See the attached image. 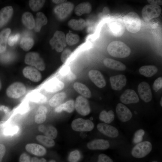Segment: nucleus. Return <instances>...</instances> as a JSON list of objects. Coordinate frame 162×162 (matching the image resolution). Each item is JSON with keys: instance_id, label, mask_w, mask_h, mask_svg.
<instances>
[{"instance_id": "72a5a7b5", "label": "nucleus", "mask_w": 162, "mask_h": 162, "mask_svg": "<svg viewBox=\"0 0 162 162\" xmlns=\"http://www.w3.org/2000/svg\"><path fill=\"white\" fill-rule=\"evenodd\" d=\"M66 95L64 92H61L55 94L49 101V104L52 107L56 106L61 104L65 99Z\"/></svg>"}, {"instance_id": "2eb2a0df", "label": "nucleus", "mask_w": 162, "mask_h": 162, "mask_svg": "<svg viewBox=\"0 0 162 162\" xmlns=\"http://www.w3.org/2000/svg\"><path fill=\"white\" fill-rule=\"evenodd\" d=\"M97 128L101 133L110 137L115 138L119 134L117 128L106 123H99L97 125Z\"/></svg>"}, {"instance_id": "4c0bfd02", "label": "nucleus", "mask_w": 162, "mask_h": 162, "mask_svg": "<svg viewBox=\"0 0 162 162\" xmlns=\"http://www.w3.org/2000/svg\"><path fill=\"white\" fill-rule=\"evenodd\" d=\"M36 139L40 142L47 147H53L55 144L53 139L45 136L38 135L36 136Z\"/></svg>"}, {"instance_id": "393cba45", "label": "nucleus", "mask_w": 162, "mask_h": 162, "mask_svg": "<svg viewBox=\"0 0 162 162\" xmlns=\"http://www.w3.org/2000/svg\"><path fill=\"white\" fill-rule=\"evenodd\" d=\"M47 22V19L43 13H37L35 20V26L34 28L35 31L37 32H40L42 27L46 25Z\"/></svg>"}, {"instance_id": "37998d69", "label": "nucleus", "mask_w": 162, "mask_h": 162, "mask_svg": "<svg viewBox=\"0 0 162 162\" xmlns=\"http://www.w3.org/2000/svg\"><path fill=\"white\" fill-rule=\"evenodd\" d=\"M20 37V35L17 33L10 36L8 39V44L10 46H13L17 42Z\"/></svg>"}, {"instance_id": "79ce46f5", "label": "nucleus", "mask_w": 162, "mask_h": 162, "mask_svg": "<svg viewBox=\"0 0 162 162\" xmlns=\"http://www.w3.org/2000/svg\"><path fill=\"white\" fill-rule=\"evenodd\" d=\"M81 157L80 154L77 150L71 152L70 154L68 160L70 162H77Z\"/></svg>"}, {"instance_id": "3c124183", "label": "nucleus", "mask_w": 162, "mask_h": 162, "mask_svg": "<svg viewBox=\"0 0 162 162\" xmlns=\"http://www.w3.org/2000/svg\"><path fill=\"white\" fill-rule=\"evenodd\" d=\"M17 130V128L15 127H10L6 129L5 132L6 134L10 135L15 133Z\"/></svg>"}, {"instance_id": "f03ea898", "label": "nucleus", "mask_w": 162, "mask_h": 162, "mask_svg": "<svg viewBox=\"0 0 162 162\" xmlns=\"http://www.w3.org/2000/svg\"><path fill=\"white\" fill-rule=\"evenodd\" d=\"M123 21L127 29L131 33H137L140 29L141 20L139 15L135 12H130L125 15Z\"/></svg>"}, {"instance_id": "6e6d98bb", "label": "nucleus", "mask_w": 162, "mask_h": 162, "mask_svg": "<svg viewBox=\"0 0 162 162\" xmlns=\"http://www.w3.org/2000/svg\"><path fill=\"white\" fill-rule=\"evenodd\" d=\"M66 1L65 0H52V2L56 4H60Z\"/></svg>"}, {"instance_id": "13d9d810", "label": "nucleus", "mask_w": 162, "mask_h": 162, "mask_svg": "<svg viewBox=\"0 0 162 162\" xmlns=\"http://www.w3.org/2000/svg\"><path fill=\"white\" fill-rule=\"evenodd\" d=\"M162 98H161V100H160V105L161 106H162Z\"/></svg>"}, {"instance_id": "4d7b16f0", "label": "nucleus", "mask_w": 162, "mask_h": 162, "mask_svg": "<svg viewBox=\"0 0 162 162\" xmlns=\"http://www.w3.org/2000/svg\"><path fill=\"white\" fill-rule=\"evenodd\" d=\"M1 88H2V84H1V80H0V90H1Z\"/></svg>"}, {"instance_id": "09e8293b", "label": "nucleus", "mask_w": 162, "mask_h": 162, "mask_svg": "<svg viewBox=\"0 0 162 162\" xmlns=\"http://www.w3.org/2000/svg\"><path fill=\"white\" fill-rule=\"evenodd\" d=\"M70 68L68 66H65L60 71V74L62 75H67L70 73Z\"/></svg>"}, {"instance_id": "ddd939ff", "label": "nucleus", "mask_w": 162, "mask_h": 162, "mask_svg": "<svg viewBox=\"0 0 162 162\" xmlns=\"http://www.w3.org/2000/svg\"><path fill=\"white\" fill-rule=\"evenodd\" d=\"M22 73L26 78L34 82H38L42 79L41 74L38 70L31 66H28L24 68Z\"/></svg>"}, {"instance_id": "5701e85b", "label": "nucleus", "mask_w": 162, "mask_h": 162, "mask_svg": "<svg viewBox=\"0 0 162 162\" xmlns=\"http://www.w3.org/2000/svg\"><path fill=\"white\" fill-rule=\"evenodd\" d=\"M104 65L107 67L118 70H124L126 66L121 62L113 59L106 58L103 61Z\"/></svg>"}, {"instance_id": "e433bc0d", "label": "nucleus", "mask_w": 162, "mask_h": 162, "mask_svg": "<svg viewBox=\"0 0 162 162\" xmlns=\"http://www.w3.org/2000/svg\"><path fill=\"white\" fill-rule=\"evenodd\" d=\"M29 98L31 101L38 104L45 103L47 100L46 97L41 93L39 92L32 94L30 96Z\"/></svg>"}, {"instance_id": "2f4dec72", "label": "nucleus", "mask_w": 162, "mask_h": 162, "mask_svg": "<svg viewBox=\"0 0 162 162\" xmlns=\"http://www.w3.org/2000/svg\"><path fill=\"white\" fill-rule=\"evenodd\" d=\"M74 88L77 92L85 97L90 98L91 96V92L89 88L82 83L79 82L75 83Z\"/></svg>"}, {"instance_id": "f3484780", "label": "nucleus", "mask_w": 162, "mask_h": 162, "mask_svg": "<svg viewBox=\"0 0 162 162\" xmlns=\"http://www.w3.org/2000/svg\"><path fill=\"white\" fill-rule=\"evenodd\" d=\"M88 76L92 82L97 87L100 88L104 87L106 85V82L104 77L99 71L92 70L88 73Z\"/></svg>"}, {"instance_id": "9d476101", "label": "nucleus", "mask_w": 162, "mask_h": 162, "mask_svg": "<svg viewBox=\"0 0 162 162\" xmlns=\"http://www.w3.org/2000/svg\"><path fill=\"white\" fill-rule=\"evenodd\" d=\"M109 27L111 34L116 37L122 36L125 29L123 20L119 18H115L110 23Z\"/></svg>"}, {"instance_id": "a211bd4d", "label": "nucleus", "mask_w": 162, "mask_h": 162, "mask_svg": "<svg viewBox=\"0 0 162 162\" xmlns=\"http://www.w3.org/2000/svg\"><path fill=\"white\" fill-rule=\"evenodd\" d=\"M110 81L112 89L119 91L126 85L127 79L124 75L119 74L110 77Z\"/></svg>"}, {"instance_id": "0eeeda50", "label": "nucleus", "mask_w": 162, "mask_h": 162, "mask_svg": "<svg viewBox=\"0 0 162 162\" xmlns=\"http://www.w3.org/2000/svg\"><path fill=\"white\" fill-rule=\"evenodd\" d=\"M26 88L22 83L17 82L13 83L7 88L6 93L7 96L11 98H18L25 94Z\"/></svg>"}, {"instance_id": "423d86ee", "label": "nucleus", "mask_w": 162, "mask_h": 162, "mask_svg": "<svg viewBox=\"0 0 162 162\" xmlns=\"http://www.w3.org/2000/svg\"><path fill=\"white\" fill-rule=\"evenodd\" d=\"M152 148V145L150 142L148 141L141 142L133 147L131 151V154L135 158H143L149 153Z\"/></svg>"}, {"instance_id": "6e6552de", "label": "nucleus", "mask_w": 162, "mask_h": 162, "mask_svg": "<svg viewBox=\"0 0 162 162\" xmlns=\"http://www.w3.org/2000/svg\"><path fill=\"white\" fill-rule=\"evenodd\" d=\"M161 8L159 5L147 4L142 10V15L143 20L146 22L158 17L160 14Z\"/></svg>"}, {"instance_id": "bb28decb", "label": "nucleus", "mask_w": 162, "mask_h": 162, "mask_svg": "<svg viewBox=\"0 0 162 162\" xmlns=\"http://www.w3.org/2000/svg\"><path fill=\"white\" fill-rule=\"evenodd\" d=\"M23 24L27 28L32 29L35 26V20L32 14L28 12H24L22 17Z\"/></svg>"}, {"instance_id": "39448f33", "label": "nucleus", "mask_w": 162, "mask_h": 162, "mask_svg": "<svg viewBox=\"0 0 162 162\" xmlns=\"http://www.w3.org/2000/svg\"><path fill=\"white\" fill-rule=\"evenodd\" d=\"M49 43L52 48L55 49L57 52L62 51L67 45L65 34L62 31H56L50 40Z\"/></svg>"}, {"instance_id": "f8f14e48", "label": "nucleus", "mask_w": 162, "mask_h": 162, "mask_svg": "<svg viewBox=\"0 0 162 162\" xmlns=\"http://www.w3.org/2000/svg\"><path fill=\"white\" fill-rule=\"evenodd\" d=\"M138 91L141 98L147 103L152 100V94L149 84L146 82H142L138 86Z\"/></svg>"}, {"instance_id": "a18cd8bd", "label": "nucleus", "mask_w": 162, "mask_h": 162, "mask_svg": "<svg viewBox=\"0 0 162 162\" xmlns=\"http://www.w3.org/2000/svg\"><path fill=\"white\" fill-rule=\"evenodd\" d=\"M71 54V51L69 49H66L63 50L61 56V60L62 62L65 63Z\"/></svg>"}, {"instance_id": "c85d7f7f", "label": "nucleus", "mask_w": 162, "mask_h": 162, "mask_svg": "<svg viewBox=\"0 0 162 162\" xmlns=\"http://www.w3.org/2000/svg\"><path fill=\"white\" fill-rule=\"evenodd\" d=\"M158 70L157 67L154 65H145L140 68L139 72L142 75L147 77H150L155 74Z\"/></svg>"}, {"instance_id": "c756f323", "label": "nucleus", "mask_w": 162, "mask_h": 162, "mask_svg": "<svg viewBox=\"0 0 162 162\" xmlns=\"http://www.w3.org/2000/svg\"><path fill=\"white\" fill-rule=\"evenodd\" d=\"M47 109L44 106H40L37 110L35 116V121L37 124H41L46 119Z\"/></svg>"}, {"instance_id": "58836bf2", "label": "nucleus", "mask_w": 162, "mask_h": 162, "mask_svg": "<svg viewBox=\"0 0 162 162\" xmlns=\"http://www.w3.org/2000/svg\"><path fill=\"white\" fill-rule=\"evenodd\" d=\"M45 0H31L29 1V4L31 9L33 11L40 10L44 5Z\"/></svg>"}, {"instance_id": "c9c22d12", "label": "nucleus", "mask_w": 162, "mask_h": 162, "mask_svg": "<svg viewBox=\"0 0 162 162\" xmlns=\"http://www.w3.org/2000/svg\"><path fill=\"white\" fill-rule=\"evenodd\" d=\"M67 44L71 46L77 44L79 41L80 37L78 34L69 32L65 35Z\"/></svg>"}, {"instance_id": "052dcab7", "label": "nucleus", "mask_w": 162, "mask_h": 162, "mask_svg": "<svg viewBox=\"0 0 162 162\" xmlns=\"http://www.w3.org/2000/svg\"><path fill=\"white\" fill-rule=\"evenodd\" d=\"M152 162H158L157 161L154 160V161H152Z\"/></svg>"}, {"instance_id": "864d4df0", "label": "nucleus", "mask_w": 162, "mask_h": 162, "mask_svg": "<svg viewBox=\"0 0 162 162\" xmlns=\"http://www.w3.org/2000/svg\"><path fill=\"white\" fill-rule=\"evenodd\" d=\"M31 162H46V160L44 158L39 159L38 158L35 157L32 158Z\"/></svg>"}, {"instance_id": "49530a36", "label": "nucleus", "mask_w": 162, "mask_h": 162, "mask_svg": "<svg viewBox=\"0 0 162 162\" xmlns=\"http://www.w3.org/2000/svg\"><path fill=\"white\" fill-rule=\"evenodd\" d=\"M98 162H113L108 156L104 154H100L98 157Z\"/></svg>"}, {"instance_id": "a19ab883", "label": "nucleus", "mask_w": 162, "mask_h": 162, "mask_svg": "<svg viewBox=\"0 0 162 162\" xmlns=\"http://www.w3.org/2000/svg\"><path fill=\"white\" fill-rule=\"evenodd\" d=\"M145 134V131L142 129L137 130L134 134L133 142L134 143H138L142 140L143 136Z\"/></svg>"}, {"instance_id": "b1692460", "label": "nucleus", "mask_w": 162, "mask_h": 162, "mask_svg": "<svg viewBox=\"0 0 162 162\" xmlns=\"http://www.w3.org/2000/svg\"><path fill=\"white\" fill-rule=\"evenodd\" d=\"M92 10V7L90 3L83 2L78 4L74 8L75 14L77 16H80L84 14L90 13Z\"/></svg>"}, {"instance_id": "cd10ccee", "label": "nucleus", "mask_w": 162, "mask_h": 162, "mask_svg": "<svg viewBox=\"0 0 162 162\" xmlns=\"http://www.w3.org/2000/svg\"><path fill=\"white\" fill-rule=\"evenodd\" d=\"M68 26L74 30L81 31L85 27L86 25L85 21L82 18L79 20L72 19L68 23Z\"/></svg>"}, {"instance_id": "c03bdc74", "label": "nucleus", "mask_w": 162, "mask_h": 162, "mask_svg": "<svg viewBox=\"0 0 162 162\" xmlns=\"http://www.w3.org/2000/svg\"><path fill=\"white\" fill-rule=\"evenodd\" d=\"M162 87V78L159 77L154 81L153 85V90L156 92L158 91Z\"/></svg>"}, {"instance_id": "9b49d317", "label": "nucleus", "mask_w": 162, "mask_h": 162, "mask_svg": "<svg viewBox=\"0 0 162 162\" xmlns=\"http://www.w3.org/2000/svg\"><path fill=\"white\" fill-rule=\"evenodd\" d=\"M75 108L77 112L82 116L88 115L90 112V108L87 100L81 96L76 98L75 102Z\"/></svg>"}, {"instance_id": "dca6fc26", "label": "nucleus", "mask_w": 162, "mask_h": 162, "mask_svg": "<svg viewBox=\"0 0 162 162\" xmlns=\"http://www.w3.org/2000/svg\"><path fill=\"white\" fill-rule=\"evenodd\" d=\"M120 101L125 104L136 103L139 101L138 95L132 89L126 90L120 98Z\"/></svg>"}, {"instance_id": "1a4fd4ad", "label": "nucleus", "mask_w": 162, "mask_h": 162, "mask_svg": "<svg viewBox=\"0 0 162 162\" xmlns=\"http://www.w3.org/2000/svg\"><path fill=\"white\" fill-rule=\"evenodd\" d=\"M94 127L93 122L90 120L78 118L74 120L71 123V127L75 131L80 132L92 130Z\"/></svg>"}, {"instance_id": "473e14b6", "label": "nucleus", "mask_w": 162, "mask_h": 162, "mask_svg": "<svg viewBox=\"0 0 162 162\" xmlns=\"http://www.w3.org/2000/svg\"><path fill=\"white\" fill-rule=\"evenodd\" d=\"M115 118V114L113 111L110 110L107 112L105 110L102 111L100 114V119L106 123L110 124L112 122Z\"/></svg>"}, {"instance_id": "603ef678", "label": "nucleus", "mask_w": 162, "mask_h": 162, "mask_svg": "<svg viewBox=\"0 0 162 162\" xmlns=\"http://www.w3.org/2000/svg\"><path fill=\"white\" fill-rule=\"evenodd\" d=\"M147 1L151 4L160 6L162 4V1L160 0H148Z\"/></svg>"}, {"instance_id": "7ed1b4c3", "label": "nucleus", "mask_w": 162, "mask_h": 162, "mask_svg": "<svg viewBox=\"0 0 162 162\" xmlns=\"http://www.w3.org/2000/svg\"><path fill=\"white\" fill-rule=\"evenodd\" d=\"M74 8L73 4L70 2H64L56 6L53 11L57 18L63 20L67 19L70 14Z\"/></svg>"}, {"instance_id": "8fccbe9b", "label": "nucleus", "mask_w": 162, "mask_h": 162, "mask_svg": "<svg viewBox=\"0 0 162 162\" xmlns=\"http://www.w3.org/2000/svg\"><path fill=\"white\" fill-rule=\"evenodd\" d=\"M6 152L5 146L2 144H0V162H2L3 157Z\"/></svg>"}, {"instance_id": "ea45409f", "label": "nucleus", "mask_w": 162, "mask_h": 162, "mask_svg": "<svg viewBox=\"0 0 162 162\" xmlns=\"http://www.w3.org/2000/svg\"><path fill=\"white\" fill-rule=\"evenodd\" d=\"M45 136L52 139H55L57 135V131L55 128L51 125L46 126L44 133Z\"/></svg>"}, {"instance_id": "f257e3e1", "label": "nucleus", "mask_w": 162, "mask_h": 162, "mask_svg": "<svg viewBox=\"0 0 162 162\" xmlns=\"http://www.w3.org/2000/svg\"><path fill=\"white\" fill-rule=\"evenodd\" d=\"M107 50L111 56L116 58H124L130 54V48L124 42L120 41H114L108 45Z\"/></svg>"}, {"instance_id": "aec40b11", "label": "nucleus", "mask_w": 162, "mask_h": 162, "mask_svg": "<svg viewBox=\"0 0 162 162\" xmlns=\"http://www.w3.org/2000/svg\"><path fill=\"white\" fill-rule=\"evenodd\" d=\"M88 148L91 150H105L110 146L109 142L103 139H95L90 141L87 145Z\"/></svg>"}, {"instance_id": "5fc2aeb1", "label": "nucleus", "mask_w": 162, "mask_h": 162, "mask_svg": "<svg viewBox=\"0 0 162 162\" xmlns=\"http://www.w3.org/2000/svg\"><path fill=\"white\" fill-rule=\"evenodd\" d=\"M46 126L44 125H40L38 127V129L39 131L44 133L46 130Z\"/></svg>"}, {"instance_id": "f704fd0d", "label": "nucleus", "mask_w": 162, "mask_h": 162, "mask_svg": "<svg viewBox=\"0 0 162 162\" xmlns=\"http://www.w3.org/2000/svg\"><path fill=\"white\" fill-rule=\"evenodd\" d=\"M34 44L33 39L30 37L22 38L20 40V45L23 50L26 51H29L33 46Z\"/></svg>"}, {"instance_id": "4be33fe9", "label": "nucleus", "mask_w": 162, "mask_h": 162, "mask_svg": "<svg viewBox=\"0 0 162 162\" xmlns=\"http://www.w3.org/2000/svg\"><path fill=\"white\" fill-rule=\"evenodd\" d=\"M28 152L38 156H42L46 153V150L42 146L36 143H29L25 147Z\"/></svg>"}, {"instance_id": "4468645a", "label": "nucleus", "mask_w": 162, "mask_h": 162, "mask_svg": "<svg viewBox=\"0 0 162 162\" xmlns=\"http://www.w3.org/2000/svg\"><path fill=\"white\" fill-rule=\"evenodd\" d=\"M116 112L118 119L123 122L129 121L132 117L130 110L122 103L118 104L116 108Z\"/></svg>"}, {"instance_id": "7c9ffc66", "label": "nucleus", "mask_w": 162, "mask_h": 162, "mask_svg": "<svg viewBox=\"0 0 162 162\" xmlns=\"http://www.w3.org/2000/svg\"><path fill=\"white\" fill-rule=\"evenodd\" d=\"M74 101L73 100H70L59 105L55 109V111L57 112L65 111L71 113L74 111Z\"/></svg>"}, {"instance_id": "a878e982", "label": "nucleus", "mask_w": 162, "mask_h": 162, "mask_svg": "<svg viewBox=\"0 0 162 162\" xmlns=\"http://www.w3.org/2000/svg\"><path fill=\"white\" fill-rule=\"evenodd\" d=\"M11 32V29L7 28L0 32V53L3 52L6 50L7 41Z\"/></svg>"}, {"instance_id": "de8ad7c7", "label": "nucleus", "mask_w": 162, "mask_h": 162, "mask_svg": "<svg viewBox=\"0 0 162 162\" xmlns=\"http://www.w3.org/2000/svg\"><path fill=\"white\" fill-rule=\"evenodd\" d=\"M19 162H31L29 156L26 153H22L20 157Z\"/></svg>"}, {"instance_id": "412c9836", "label": "nucleus", "mask_w": 162, "mask_h": 162, "mask_svg": "<svg viewBox=\"0 0 162 162\" xmlns=\"http://www.w3.org/2000/svg\"><path fill=\"white\" fill-rule=\"evenodd\" d=\"M64 86V84L62 82L57 79L53 78L46 83L45 89L48 92H53L61 90Z\"/></svg>"}, {"instance_id": "20e7f679", "label": "nucleus", "mask_w": 162, "mask_h": 162, "mask_svg": "<svg viewBox=\"0 0 162 162\" xmlns=\"http://www.w3.org/2000/svg\"><path fill=\"white\" fill-rule=\"evenodd\" d=\"M24 61L26 64L39 70L43 71L45 68V64L43 59L37 52H30L27 53Z\"/></svg>"}, {"instance_id": "6ab92c4d", "label": "nucleus", "mask_w": 162, "mask_h": 162, "mask_svg": "<svg viewBox=\"0 0 162 162\" xmlns=\"http://www.w3.org/2000/svg\"><path fill=\"white\" fill-rule=\"evenodd\" d=\"M13 9L10 6L3 8L0 10V28L10 20L13 14Z\"/></svg>"}, {"instance_id": "bf43d9fd", "label": "nucleus", "mask_w": 162, "mask_h": 162, "mask_svg": "<svg viewBox=\"0 0 162 162\" xmlns=\"http://www.w3.org/2000/svg\"><path fill=\"white\" fill-rule=\"evenodd\" d=\"M49 162H56V161L53 160H50Z\"/></svg>"}]
</instances>
